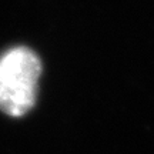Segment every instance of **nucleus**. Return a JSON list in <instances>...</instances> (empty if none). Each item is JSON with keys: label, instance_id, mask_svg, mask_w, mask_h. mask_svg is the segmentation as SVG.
<instances>
[{"label": "nucleus", "instance_id": "obj_1", "mask_svg": "<svg viewBox=\"0 0 154 154\" xmlns=\"http://www.w3.org/2000/svg\"><path fill=\"white\" fill-rule=\"evenodd\" d=\"M43 72L40 56L27 46H13L0 53V111L22 117L37 101Z\"/></svg>", "mask_w": 154, "mask_h": 154}]
</instances>
